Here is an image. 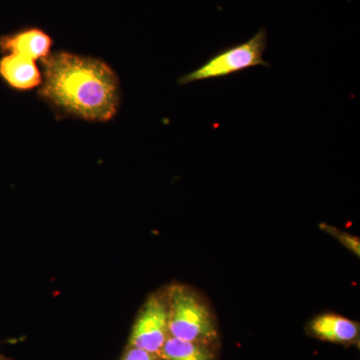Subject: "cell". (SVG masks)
<instances>
[{"label": "cell", "instance_id": "cell-11", "mask_svg": "<svg viewBox=\"0 0 360 360\" xmlns=\"http://www.w3.org/2000/svg\"><path fill=\"white\" fill-rule=\"evenodd\" d=\"M0 360H11V359H7L6 356H4V355L2 354L1 352H0Z\"/></svg>", "mask_w": 360, "mask_h": 360}, {"label": "cell", "instance_id": "cell-2", "mask_svg": "<svg viewBox=\"0 0 360 360\" xmlns=\"http://www.w3.org/2000/svg\"><path fill=\"white\" fill-rule=\"evenodd\" d=\"M266 46V30L260 28L248 41L222 49L200 68L182 75L177 80V84L186 85L201 80L229 77L255 66L270 68L269 63L264 59Z\"/></svg>", "mask_w": 360, "mask_h": 360}, {"label": "cell", "instance_id": "cell-5", "mask_svg": "<svg viewBox=\"0 0 360 360\" xmlns=\"http://www.w3.org/2000/svg\"><path fill=\"white\" fill-rule=\"evenodd\" d=\"M53 39L39 26H23L0 37V53H13L41 60L51 53Z\"/></svg>", "mask_w": 360, "mask_h": 360}, {"label": "cell", "instance_id": "cell-9", "mask_svg": "<svg viewBox=\"0 0 360 360\" xmlns=\"http://www.w3.org/2000/svg\"><path fill=\"white\" fill-rule=\"evenodd\" d=\"M323 229H326V231L329 232V233L335 236L343 245L347 246L348 250H352L357 257H359L360 243L359 238L345 233V232L338 231L335 227L328 226V225H323Z\"/></svg>", "mask_w": 360, "mask_h": 360}, {"label": "cell", "instance_id": "cell-6", "mask_svg": "<svg viewBox=\"0 0 360 360\" xmlns=\"http://www.w3.org/2000/svg\"><path fill=\"white\" fill-rule=\"evenodd\" d=\"M0 79L9 89L28 91L41 84V71L32 59L18 54H1Z\"/></svg>", "mask_w": 360, "mask_h": 360}, {"label": "cell", "instance_id": "cell-8", "mask_svg": "<svg viewBox=\"0 0 360 360\" xmlns=\"http://www.w3.org/2000/svg\"><path fill=\"white\" fill-rule=\"evenodd\" d=\"M163 360H213V355L201 343L169 336L158 354Z\"/></svg>", "mask_w": 360, "mask_h": 360}, {"label": "cell", "instance_id": "cell-1", "mask_svg": "<svg viewBox=\"0 0 360 360\" xmlns=\"http://www.w3.org/2000/svg\"><path fill=\"white\" fill-rule=\"evenodd\" d=\"M39 96L59 117L110 122L120 105V78L105 61L68 51L40 60Z\"/></svg>", "mask_w": 360, "mask_h": 360}, {"label": "cell", "instance_id": "cell-10", "mask_svg": "<svg viewBox=\"0 0 360 360\" xmlns=\"http://www.w3.org/2000/svg\"><path fill=\"white\" fill-rule=\"evenodd\" d=\"M122 360H155V354H149L146 350L130 347L123 355Z\"/></svg>", "mask_w": 360, "mask_h": 360}, {"label": "cell", "instance_id": "cell-3", "mask_svg": "<svg viewBox=\"0 0 360 360\" xmlns=\"http://www.w3.org/2000/svg\"><path fill=\"white\" fill-rule=\"evenodd\" d=\"M169 297L168 333L170 336L201 345L217 338L212 317L195 296L184 288H174Z\"/></svg>", "mask_w": 360, "mask_h": 360}, {"label": "cell", "instance_id": "cell-7", "mask_svg": "<svg viewBox=\"0 0 360 360\" xmlns=\"http://www.w3.org/2000/svg\"><path fill=\"white\" fill-rule=\"evenodd\" d=\"M310 328L317 338L331 342H352L359 336V326L340 315H321L311 322Z\"/></svg>", "mask_w": 360, "mask_h": 360}, {"label": "cell", "instance_id": "cell-4", "mask_svg": "<svg viewBox=\"0 0 360 360\" xmlns=\"http://www.w3.org/2000/svg\"><path fill=\"white\" fill-rule=\"evenodd\" d=\"M168 336V309L160 297L153 296L135 321L130 347L158 355Z\"/></svg>", "mask_w": 360, "mask_h": 360}]
</instances>
